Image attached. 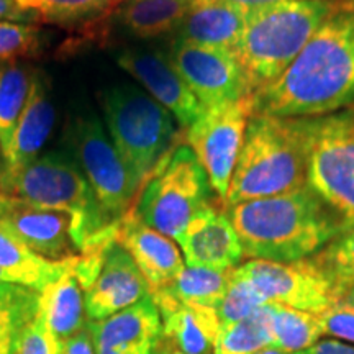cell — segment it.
Instances as JSON below:
<instances>
[{
  "label": "cell",
  "instance_id": "6da1fadb",
  "mask_svg": "<svg viewBox=\"0 0 354 354\" xmlns=\"http://www.w3.org/2000/svg\"><path fill=\"white\" fill-rule=\"evenodd\" d=\"M254 113L315 118L354 105V6L343 3L320 25L276 81L253 94Z\"/></svg>",
  "mask_w": 354,
  "mask_h": 354
},
{
  "label": "cell",
  "instance_id": "7a4b0ae2",
  "mask_svg": "<svg viewBox=\"0 0 354 354\" xmlns=\"http://www.w3.org/2000/svg\"><path fill=\"white\" fill-rule=\"evenodd\" d=\"M248 259L294 263L320 253L346 225L308 185L227 207Z\"/></svg>",
  "mask_w": 354,
  "mask_h": 354
},
{
  "label": "cell",
  "instance_id": "3957f363",
  "mask_svg": "<svg viewBox=\"0 0 354 354\" xmlns=\"http://www.w3.org/2000/svg\"><path fill=\"white\" fill-rule=\"evenodd\" d=\"M307 165L304 118L253 113L223 203L230 207L302 189Z\"/></svg>",
  "mask_w": 354,
  "mask_h": 354
},
{
  "label": "cell",
  "instance_id": "277c9868",
  "mask_svg": "<svg viewBox=\"0 0 354 354\" xmlns=\"http://www.w3.org/2000/svg\"><path fill=\"white\" fill-rule=\"evenodd\" d=\"M339 6V0H282L248 10L234 56L251 94L276 81Z\"/></svg>",
  "mask_w": 354,
  "mask_h": 354
},
{
  "label": "cell",
  "instance_id": "5b68a950",
  "mask_svg": "<svg viewBox=\"0 0 354 354\" xmlns=\"http://www.w3.org/2000/svg\"><path fill=\"white\" fill-rule=\"evenodd\" d=\"M0 194L68 214L73 220V238L79 253L97 234L112 227L102 214L91 184L69 153L39 154L17 174L3 179Z\"/></svg>",
  "mask_w": 354,
  "mask_h": 354
},
{
  "label": "cell",
  "instance_id": "8992f818",
  "mask_svg": "<svg viewBox=\"0 0 354 354\" xmlns=\"http://www.w3.org/2000/svg\"><path fill=\"white\" fill-rule=\"evenodd\" d=\"M100 104L115 149L143 185L172 148L177 135L174 115L143 88L128 82L105 88Z\"/></svg>",
  "mask_w": 354,
  "mask_h": 354
},
{
  "label": "cell",
  "instance_id": "52a82bcc",
  "mask_svg": "<svg viewBox=\"0 0 354 354\" xmlns=\"http://www.w3.org/2000/svg\"><path fill=\"white\" fill-rule=\"evenodd\" d=\"M135 205L143 223L177 240L194 215L210 203L209 176L187 145L176 146L148 177Z\"/></svg>",
  "mask_w": 354,
  "mask_h": 354
},
{
  "label": "cell",
  "instance_id": "ba28073f",
  "mask_svg": "<svg viewBox=\"0 0 354 354\" xmlns=\"http://www.w3.org/2000/svg\"><path fill=\"white\" fill-rule=\"evenodd\" d=\"M307 136V185L354 228V105L304 118Z\"/></svg>",
  "mask_w": 354,
  "mask_h": 354
},
{
  "label": "cell",
  "instance_id": "9c48e42d",
  "mask_svg": "<svg viewBox=\"0 0 354 354\" xmlns=\"http://www.w3.org/2000/svg\"><path fill=\"white\" fill-rule=\"evenodd\" d=\"M69 154L91 184L102 214L110 225L131 210L141 184L135 179L95 115H81L69 123Z\"/></svg>",
  "mask_w": 354,
  "mask_h": 354
},
{
  "label": "cell",
  "instance_id": "30bf717a",
  "mask_svg": "<svg viewBox=\"0 0 354 354\" xmlns=\"http://www.w3.org/2000/svg\"><path fill=\"white\" fill-rule=\"evenodd\" d=\"M234 271L248 279L268 304L302 312L325 313L346 297V290L313 258L294 263L250 259Z\"/></svg>",
  "mask_w": 354,
  "mask_h": 354
},
{
  "label": "cell",
  "instance_id": "8fae6325",
  "mask_svg": "<svg viewBox=\"0 0 354 354\" xmlns=\"http://www.w3.org/2000/svg\"><path fill=\"white\" fill-rule=\"evenodd\" d=\"M254 113L253 95L203 109L187 128V146L209 176L214 192L225 202L248 122Z\"/></svg>",
  "mask_w": 354,
  "mask_h": 354
},
{
  "label": "cell",
  "instance_id": "7c38bea8",
  "mask_svg": "<svg viewBox=\"0 0 354 354\" xmlns=\"http://www.w3.org/2000/svg\"><path fill=\"white\" fill-rule=\"evenodd\" d=\"M167 56L203 109L253 95L233 51L174 39Z\"/></svg>",
  "mask_w": 354,
  "mask_h": 354
},
{
  "label": "cell",
  "instance_id": "4fadbf2b",
  "mask_svg": "<svg viewBox=\"0 0 354 354\" xmlns=\"http://www.w3.org/2000/svg\"><path fill=\"white\" fill-rule=\"evenodd\" d=\"M0 227L48 261H68L79 253L68 214L46 210L24 198L0 194Z\"/></svg>",
  "mask_w": 354,
  "mask_h": 354
},
{
  "label": "cell",
  "instance_id": "5bb4252c",
  "mask_svg": "<svg viewBox=\"0 0 354 354\" xmlns=\"http://www.w3.org/2000/svg\"><path fill=\"white\" fill-rule=\"evenodd\" d=\"M115 63L127 71L146 94L169 110L180 127L189 128L201 117L203 105L190 92L166 53L128 46L117 53Z\"/></svg>",
  "mask_w": 354,
  "mask_h": 354
},
{
  "label": "cell",
  "instance_id": "9a60e30c",
  "mask_svg": "<svg viewBox=\"0 0 354 354\" xmlns=\"http://www.w3.org/2000/svg\"><path fill=\"white\" fill-rule=\"evenodd\" d=\"M82 290L88 322L104 320L151 295L138 266L115 240L104 248L99 271Z\"/></svg>",
  "mask_w": 354,
  "mask_h": 354
},
{
  "label": "cell",
  "instance_id": "2e32d148",
  "mask_svg": "<svg viewBox=\"0 0 354 354\" xmlns=\"http://www.w3.org/2000/svg\"><path fill=\"white\" fill-rule=\"evenodd\" d=\"M184 254L185 266L209 269H234L245 258L240 238L227 212L205 205L194 215L176 240Z\"/></svg>",
  "mask_w": 354,
  "mask_h": 354
},
{
  "label": "cell",
  "instance_id": "e0dca14e",
  "mask_svg": "<svg viewBox=\"0 0 354 354\" xmlns=\"http://www.w3.org/2000/svg\"><path fill=\"white\" fill-rule=\"evenodd\" d=\"M115 241L127 250L153 292L166 289L185 268L176 241L143 223L135 207L117 221Z\"/></svg>",
  "mask_w": 354,
  "mask_h": 354
},
{
  "label": "cell",
  "instance_id": "ac0fdd59",
  "mask_svg": "<svg viewBox=\"0 0 354 354\" xmlns=\"http://www.w3.org/2000/svg\"><path fill=\"white\" fill-rule=\"evenodd\" d=\"M55 104L51 100L50 82L43 73L35 71L15 133L7 151L2 154V180L24 169L39 156L55 125ZM0 180V183H2Z\"/></svg>",
  "mask_w": 354,
  "mask_h": 354
},
{
  "label": "cell",
  "instance_id": "d6986e66",
  "mask_svg": "<svg viewBox=\"0 0 354 354\" xmlns=\"http://www.w3.org/2000/svg\"><path fill=\"white\" fill-rule=\"evenodd\" d=\"M151 295L161 313V336L166 342L187 354H214L221 330L216 308L179 302L165 290Z\"/></svg>",
  "mask_w": 354,
  "mask_h": 354
},
{
  "label": "cell",
  "instance_id": "ffe728a7",
  "mask_svg": "<svg viewBox=\"0 0 354 354\" xmlns=\"http://www.w3.org/2000/svg\"><path fill=\"white\" fill-rule=\"evenodd\" d=\"M248 10L225 0H196L174 39L233 51L240 44Z\"/></svg>",
  "mask_w": 354,
  "mask_h": 354
},
{
  "label": "cell",
  "instance_id": "44dd1931",
  "mask_svg": "<svg viewBox=\"0 0 354 354\" xmlns=\"http://www.w3.org/2000/svg\"><path fill=\"white\" fill-rule=\"evenodd\" d=\"M87 328L95 349L127 348L156 344L162 333V322L153 295H148L104 320H87Z\"/></svg>",
  "mask_w": 354,
  "mask_h": 354
},
{
  "label": "cell",
  "instance_id": "7402d4cb",
  "mask_svg": "<svg viewBox=\"0 0 354 354\" xmlns=\"http://www.w3.org/2000/svg\"><path fill=\"white\" fill-rule=\"evenodd\" d=\"M196 0H128L112 13V24L140 41L177 33Z\"/></svg>",
  "mask_w": 354,
  "mask_h": 354
},
{
  "label": "cell",
  "instance_id": "603a6c76",
  "mask_svg": "<svg viewBox=\"0 0 354 354\" xmlns=\"http://www.w3.org/2000/svg\"><path fill=\"white\" fill-rule=\"evenodd\" d=\"M76 258L71 261L63 276L39 290L38 297V308L41 310L48 326L61 344L87 325L84 290L74 272Z\"/></svg>",
  "mask_w": 354,
  "mask_h": 354
},
{
  "label": "cell",
  "instance_id": "cb8c5ba5",
  "mask_svg": "<svg viewBox=\"0 0 354 354\" xmlns=\"http://www.w3.org/2000/svg\"><path fill=\"white\" fill-rule=\"evenodd\" d=\"M71 261H48L33 253L12 233L0 227V271L7 282L43 290L48 284L56 281L69 268Z\"/></svg>",
  "mask_w": 354,
  "mask_h": 354
},
{
  "label": "cell",
  "instance_id": "d4e9b609",
  "mask_svg": "<svg viewBox=\"0 0 354 354\" xmlns=\"http://www.w3.org/2000/svg\"><path fill=\"white\" fill-rule=\"evenodd\" d=\"M272 348L289 354L305 351L326 335L323 313H310L286 305L269 304Z\"/></svg>",
  "mask_w": 354,
  "mask_h": 354
},
{
  "label": "cell",
  "instance_id": "484cf974",
  "mask_svg": "<svg viewBox=\"0 0 354 354\" xmlns=\"http://www.w3.org/2000/svg\"><path fill=\"white\" fill-rule=\"evenodd\" d=\"M232 277L233 269L218 271L185 266L179 276L162 290L179 302L216 308L227 294Z\"/></svg>",
  "mask_w": 354,
  "mask_h": 354
},
{
  "label": "cell",
  "instance_id": "4316f807",
  "mask_svg": "<svg viewBox=\"0 0 354 354\" xmlns=\"http://www.w3.org/2000/svg\"><path fill=\"white\" fill-rule=\"evenodd\" d=\"M39 292L0 282V354H15L17 339L38 310Z\"/></svg>",
  "mask_w": 354,
  "mask_h": 354
},
{
  "label": "cell",
  "instance_id": "83f0119b",
  "mask_svg": "<svg viewBox=\"0 0 354 354\" xmlns=\"http://www.w3.org/2000/svg\"><path fill=\"white\" fill-rule=\"evenodd\" d=\"M271 346V308L266 304L245 320L221 328L214 354H256Z\"/></svg>",
  "mask_w": 354,
  "mask_h": 354
},
{
  "label": "cell",
  "instance_id": "f1b7e54d",
  "mask_svg": "<svg viewBox=\"0 0 354 354\" xmlns=\"http://www.w3.org/2000/svg\"><path fill=\"white\" fill-rule=\"evenodd\" d=\"M32 84L28 69L17 63L0 64V149L7 151L24 112Z\"/></svg>",
  "mask_w": 354,
  "mask_h": 354
},
{
  "label": "cell",
  "instance_id": "f546056e",
  "mask_svg": "<svg viewBox=\"0 0 354 354\" xmlns=\"http://www.w3.org/2000/svg\"><path fill=\"white\" fill-rule=\"evenodd\" d=\"M21 7L48 24L71 25L100 17L112 0H17Z\"/></svg>",
  "mask_w": 354,
  "mask_h": 354
},
{
  "label": "cell",
  "instance_id": "4dcf8cb0",
  "mask_svg": "<svg viewBox=\"0 0 354 354\" xmlns=\"http://www.w3.org/2000/svg\"><path fill=\"white\" fill-rule=\"evenodd\" d=\"M266 304L268 302L261 295V292L248 279L241 277L233 269V277L227 294H225L223 300L216 307L221 328H227V326H232L234 323L245 320L254 310H258Z\"/></svg>",
  "mask_w": 354,
  "mask_h": 354
},
{
  "label": "cell",
  "instance_id": "1f68e13d",
  "mask_svg": "<svg viewBox=\"0 0 354 354\" xmlns=\"http://www.w3.org/2000/svg\"><path fill=\"white\" fill-rule=\"evenodd\" d=\"M312 258L348 292L354 286V228L338 234Z\"/></svg>",
  "mask_w": 354,
  "mask_h": 354
},
{
  "label": "cell",
  "instance_id": "d6a6232c",
  "mask_svg": "<svg viewBox=\"0 0 354 354\" xmlns=\"http://www.w3.org/2000/svg\"><path fill=\"white\" fill-rule=\"evenodd\" d=\"M39 48L41 33L37 26L17 21H0V64L37 55Z\"/></svg>",
  "mask_w": 354,
  "mask_h": 354
},
{
  "label": "cell",
  "instance_id": "836d02e7",
  "mask_svg": "<svg viewBox=\"0 0 354 354\" xmlns=\"http://www.w3.org/2000/svg\"><path fill=\"white\" fill-rule=\"evenodd\" d=\"M63 344L48 326L41 310H37L35 317L21 330L17 339L15 354H61Z\"/></svg>",
  "mask_w": 354,
  "mask_h": 354
},
{
  "label": "cell",
  "instance_id": "e575fe53",
  "mask_svg": "<svg viewBox=\"0 0 354 354\" xmlns=\"http://www.w3.org/2000/svg\"><path fill=\"white\" fill-rule=\"evenodd\" d=\"M326 335L343 339L344 343L354 344V302L342 300L333 308L323 313Z\"/></svg>",
  "mask_w": 354,
  "mask_h": 354
},
{
  "label": "cell",
  "instance_id": "d590c367",
  "mask_svg": "<svg viewBox=\"0 0 354 354\" xmlns=\"http://www.w3.org/2000/svg\"><path fill=\"white\" fill-rule=\"evenodd\" d=\"M38 17L20 6L17 0H0V21H17V24H33ZM39 21V20H38Z\"/></svg>",
  "mask_w": 354,
  "mask_h": 354
},
{
  "label": "cell",
  "instance_id": "8d00e7d4",
  "mask_svg": "<svg viewBox=\"0 0 354 354\" xmlns=\"http://www.w3.org/2000/svg\"><path fill=\"white\" fill-rule=\"evenodd\" d=\"M61 354H95L94 342H92L87 325L81 331H77L76 335L71 336L68 342L63 343Z\"/></svg>",
  "mask_w": 354,
  "mask_h": 354
},
{
  "label": "cell",
  "instance_id": "74e56055",
  "mask_svg": "<svg viewBox=\"0 0 354 354\" xmlns=\"http://www.w3.org/2000/svg\"><path fill=\"white\" fill-rule=\"evenodd\" d=\"M297 354H354V344L336 342V339H320L313 346Z\"/></svg>",
  "mask_w": 354,
  "mask_h": 354
},
{
  "label": "cell",
  "instance_id": "f35d334b",
  "mask_svg": "<svg viewBox=\"0 0 354 354\" xmlns=\"http://www.w3.org/2000/svg\"><path fill=\"white\" fill-rule=\"evenodd\" d=\"M154 344H140V346L127 348H105L95 349V354H151Z\"/></svg>",
  "mask_w": 354,
  "mask_h": 354
},
{
  "label": "cell",
  "instance_id": "ab89813d",
  "mask_svg": "<svg viewBox=\"0 0 354 354\" xmlns=\"http://www.w3.org/2000/svg\"><path fill=\"white\" fill-rule=\"evenodd\" d=\"M225 2H230L233 3V6L245 8V10H251V8L264 7V6H269V3L282 2V0H225Z\"/></svg>",
  "mask_w": 354,
  "mask_h": 354
},
{
  "label": "cell",
  "instance_id": "60d3db41",
  "mask_svg": "<svg viewBox=\"0 0 354 354\" xmlns=\"http://www.w3.org/2000/svg\"><path fill=\"white\" fill-rule=\"evenodd\" d=\"M151 354H187V353L180 351V349L172 346L169 342H166V339L161 336V338L156 342V344H154Z\"/></svg>",
  "mask_w": 354,
  "mask_h": 354
},
{
  "label": "cell",
  "instance_id": "b9f144b4",
  "mask_svg": "<svg viewBox=\"0 0 354 354\" xmlns=\"http://www.w3.org/2000/svg\"><path fill=\"white\" fill-rule=\"evenodd\" d=\"M256 354H289V353H284V351H281V349L271 346V348H266V349H263V351H259Z\"/></svg>",
  "mask_w": 354,
  "mask_h": 354
},
{
  "label": "cell",
  "instance_id": "7bdbcfd3",
  "mask_svg": "<svg viewBox=\"0 0 354 354\" xmlns=\"http://www.w3.org/2000/svg\"><path fill=\"white\" fill-rule=\"evenodd\" d=\"M346 300H351V302H354V286L351 287V289H349L348 292H346V297H344Z\"/></svg>",
  "mask_w": 354,
  "mask_h": 354
},
{
  "label": "cell",
  "instance_id": "ee69618b",
  "mask_svg": "<svg viewBox=\"0 0 354 354\" xmlns=\"http://www.w3.org/2000/svg\"><path fill=\"white\" fill-rule=\"evenodd\" d=\"M2 172H3V159H2V149H0V180H2Z\"/></svg>",
  "mask_w": 354,
  "mask_h": 354
},
{
  "label": "cell",
  "instance_id": "f6af8a7d",
  "mask_svg": "<svg viewBox=\"0 0 354 354\" xmlns=\"http://www.w3.org/2000/svg\"><path fill=\"white\" fill-rule=\"evenodd\" d=\"M123 2H128V0H112V6H120Z\"/></svg>",
  "mask_w": 354,
  "mask_h": 354
},
{
  "label": "cell",
  "instance_id": "bcb514c9",
  "mask_svg": "<svg viewBox=\"0 0 354 354\" xmlns=\"http://www.w3.org/2000/svg\"><path fill=\"white\" fill-rule=\"evenodd\" d=\"M0 282H7V279H6V276H3V274H2V271H0Z\"/></svg>",
  "mask_w": 354,
  "mask_h": 354
},
{
  "label": "cell",
  "instance_id": "7dc6e473",
  "mask_svg": "<svg viewBox=\"0 0 354 354\" xmlns=\"http://www.w3.org/2000/svg\"><path fill=\"white\" fill-rule=\"evenodd\" d=\"M339 2H343V3H351V6H354V0H339Z\"/></svg>",
  "mask_w": 354,
  "mask_h": 354
}]
</instances>
